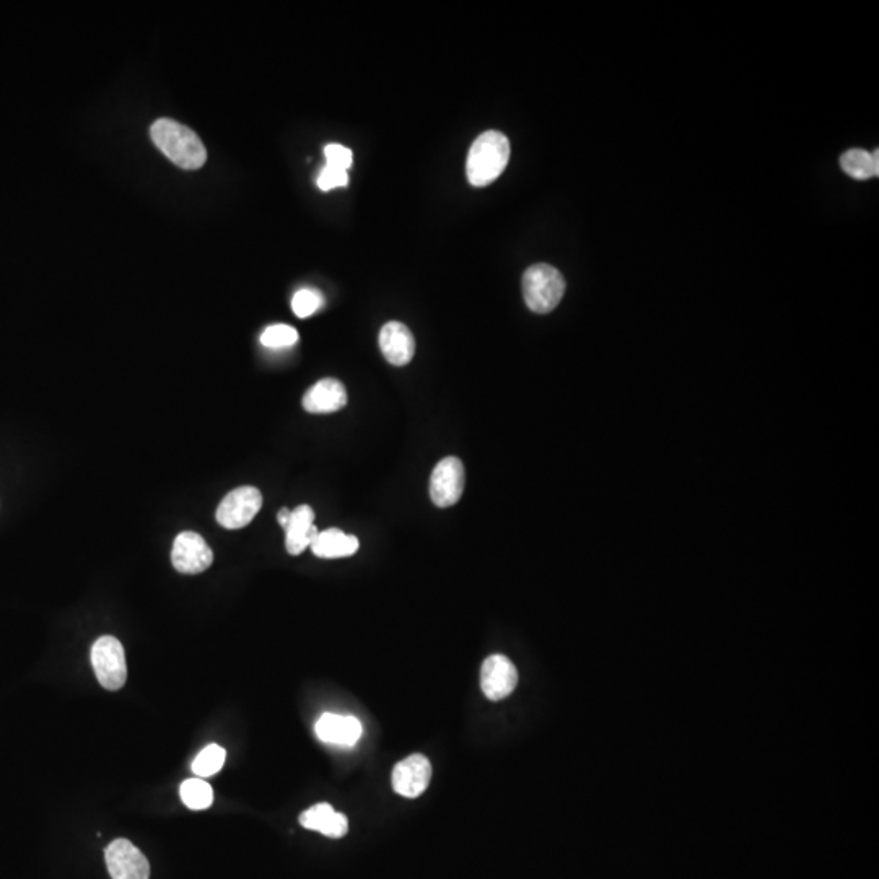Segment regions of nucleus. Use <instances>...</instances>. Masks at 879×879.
<instances>
[{
	"instance_id": "obj_11",
	"label": "nucleus",
	"mask_w": 879,
	"mask_h": 879,
	"mask_svg": "<svg viewBox=\"0 0 879 879\" xmlns=\"http://www.w3.org/2000/svg\"><path fill=\"white\" fill-rule=\"evenodd\" d=\"M315 731L323 743L334 744L339 748L354 746L363 735L362 723L357 718L337 713H324L316 722Z\"/></svg>"
},
{
	"instance_id": "obj_15",
	"label": "nucleus",
	"mask_w": 879,
	"mask_h": 879,
	"mask_svg": "<svg viewBox=\"0 0 879 879\" xmlns=\"http://www.w3.org/2000/svg\"><path fill=\"white\" fill-rule=\"evenodd\" d=\"M298 821L305 829L320 832L331 839H341L349 831V819L346 814L337 813L328 803L311 806L300 814Z\"/></svg>"
},
{
	"instance_id": "obj_19",
	"label": "nucleus",
	"mask_w": 879,
	"mask_h": 879,
	"mask_svg": "<svg viewBox=\"0 0 879 879\" xmlns=\"http://www.w3.org/2000/svg\"><path fill=\"white\" fill-rule=\"evenodd\" d=\"M225 757H227V753H225V749L222 746H219V744H209L194 759V774L199 779H207V777L219 774L222 767H224Z\"/></svg>"
},
{
	"instance_id": "obj_12",
	"label": "nucleus",
	"mask_w": 879,
	"mask_h": 879,
	"mask_svg": "<svg viewBox=\"0 0 879 879\" xmlns=\"http://www.w3.org/2000/svg\"><path fill=\"white\" fill-rule=\"evenodd\" d=\"M380 349L385 359L396 365L404 367L414 359L416 354V339L412 336L411 329L399 321L386 323L380 331Z\"/></svg>"
},
{
	"instance_id": "obj_18",
	"label": "nucleus",
	"mask_w": 879,
	"mask_h": 879,
	"mask_svg": "<svg viewBox=\"0 0 879 879\" xmlns=\"http://www.w3.org/2000/svg\"><path fill=\"white\" fill-rule=\"evenodd\" d=\"M180 795L189 810H207L214 803V790L206 780L199 779V777L184 780L180 788Z\"/></svg>"
},
{
	"instance_id": "obj_4",
	"label": "nucleus",
	"mask_w": 879,
	"mask_h": 879,
	"mask_svg": "<svg viewBox=\"0 0 879 879\" xmlns=\"http://www.w3.org/2000/svg\"><path fill=\"white\" fill-rule=\"evenodd\" d=\"M92 666L106 691H119L127 681L126 653L116 637L103 635L92 647Z\"/></svg>"
},
{
	"instance_id": "obj_1",
	"label": "nucleus",
	"mask_w": 879,
	"mask_h": 879,
	"mask_svg": "<svg viewBox=\"0 0 879 879\" xmlns=\"http://www.w3.org/2000/svg\"><path fill=\"white\" fill-rule=\"evenodd\" d=\"M150 136L162 154L167 155L176 167L197 170L204 167L207 150L196 132L173 119H157L150 127Z\"/></svg>"
},
{
	"instance_id": "obj_9",
	"label": "nucleus",
	"mask_w": 879,
	"mask_h": 879,
	"mask_svg": "<svg viewBox=\"0 0 879 879\" xmlns=\"http://www.w3.org/2000/svg\"><path fill=\"white\" fill-rule=\"evenodd\" d=\"M517 684V668L507 656L492 655L482 663L481 687L487 699L499 702L510 696Z\"/></svg>"
},
{
	"instance_id": "obj_16",
	"label": "nucleus",
	"mask_w": 879,
	"mask_h": 879,
	"mask_svg": "<svg viewBox=\"0 0 879 879\" xmlns=\"http://www.w3.org/2000/svg\"><path fill=\"white\" fill-rule=\"evenodd\" d=\"M359 546V539L352 534L331 528L320 531L310 547L313 554L321 559H341V557L354 556L355 552L359 551Z\"/></svg>"
},
{
	"instance_id": "obj_10",
	"label": "nucleus",
	"mask_w": 879,
	"mask_h": 879,
	"mask_svg": "<svg viewBox=\"0 0 879 879\" xmlns=\"http://www.w3.org/2000/svg\"><path fill=\"white\" fill-rule=\"evenodd\" d=\"M432 764L424 754H411L393 770V790L404 798H417L429 788Z\"/></svg>"
},
{
	"instance_id": "obj_14",
	"label": "nucleus",
	"mask_w": 879,
	"mask_h": 879,
	"mask_svg": "<svg viewBox=\"0 0 879 879\" xmlns=\"http://www.w3.org/2000/svg\"><path fill=\"white\" fill-rule=\"evenodd\" d=\"M347 404L346 386L336 378H324L303 396V407L310 414H331Z\"/></svg>"
},
{
	"instance_id": "obj_2",
	"label": "nucleus",
	"mask_w": 879,
	"mask_h": 879,
	"mask_svg": "<svg viewBox=\"0 0 879 879\" xmlns=\"http://www.w3.org/2000/svg\"><path fill=\"white\" fill-rule=\"evenodd\" d=\"M510 160V140L499 131H487L474 140L466 160L469 183L484 188L494 183Z\"/></svg>"
},
{
	"instance_id": "obj_8",
	"label": "nucleus",
	"mask_w": 879,
	"mask_h": 879,
	"mask_svg": "<svg viewBox=\"0 0 879 879\" xmlns=\"http://www.w3.org/2000/svg\"><path fill=\"white\" fill-rule=\"evenodd\" d=\"M106 866L113 879H149L150 863L127 839H116L105 850Z\"/></svg>"
},
{
	"instance_id": "obj_5",
	"label": "nucleus",
	"mask_w": 879,
	"mask_h": 879,
	"mask_svg": "<svg viewBox=\"0 0 879 879\" xmlns=\"http://www.w3.org/2000/svg\"><path fill=\"white\" fill-rule=\"evenodd\" d=\"M263 507V495L256 487L245 486L225 495L217 508V521L227 530H240L250 525Z\"/></svg>"
},
{
	"instance_id": "obj_3",
	"label": "nucleus",
	"mask_w": 879,
	"mask_h": 879,
	"mask_svg": "<svg viewBox=\"0 0 879 879\" xmlns=\"http://www.w3.org/2000/svg\"><path fill=\"white\" fill-rule=\"evenodd\" d=\"M523 297L526 307L534 313L546 315L556 310L564 298L565 279L556 267L549 264H534L523 274Z\"/></svg>"
},
{
	"instance_id": "obj_13",
	"label": "nucleus",
	"mask_w": 879,
	"mask_h": 879,
	"mask_svg": "<svg viewBox=\"0 0 879 879\" xmlns=\"http://www.w3.org/2000/svg\"><path fill=\"white\" fill-rule=\"evenodd\" d=\"M285 530V547L290 556L302 554L318 536V528L315 526V512L310 505H300L290 512L289 523Z\"/></svg>"
},
{
	"instance_id": "obj_17",
	"label": "nucleus",
	"mask_w": 879,
	"mask_h": 879,
	"mask_svg": "<svg viewBox=\"0 0 879 879\" xmlns=\"http://www.w3.org/2000/svg\"><path fill=\"white\" fill-rule=\"evenodd\" d=\"M840 167L853 180H871L879 175V152L875 150L870 154L863 149L847 150L840 157Z\"/></svg>"
},
{
	"instance_id": "obj_24",
	"label": "nucleus",
	"mask_w": 879,
	"mask_h": 879,
	"mask_svg": "<svg viewBox=\"0 0 879 879\" xmlns=\"http://www.w3.org/2000/svg\"><path fill=\"white\" fill-rule=\"evenodd\" d=\"M289 518V508H282V510H280L279 512V515H277V521H279L280 525H282V528H285V526H287V523H289Z\"/></svg>"
},
{
	"instance_id": "obj_21",
	"label": "nucleus",
	"mask_w": 879,
	"mask_h": 879,
	"mask_svg": "<svg viewBox=\"0 0 879 879\" xmlns=\"http://www.w3.org/2000/svg\"><path fill=\"white\" fill-rule=\"evenodd\" d=\"M323 303V297L316 290H298L293 295L292 310L298 318H308V316L315 315Z\"/></svg>"
},
{
	"instance_id": "obj_6",
	"label": "nucleus",
	"mask_w": 879,
	"mask_h": 879,
	"mask_svg": "<svg viewBox=\"0 0 879 879\" xmlns=\"http://www.w3.org/2000/svg\"><path fill=\"white\" fill-rule=\"evenodd\" d=\"M464 466L460 458L448 456L433 469L430 477V497L440 508L453 507L460 502L464 490Z\"/></svg>"
},
{
	"instance_id": "obj_23",
	"label": "nucleus",
	"mask_w": 879,
	"mask_h": 879,
	"mask_svg": "<svg viewBox=\"0 0 879 879\" xmlns=\"http://www.w3.org/2000/svg\"><path fill=\"white\" fill-rule=\"evenodd\" d=\"M324 155H326L328 165H334V167L342 168V170H349L352 167V152L347 147H344V145H328L324 149Z\"/></svg>"
},
{
	"instance_id": "obj_20",
	"label": "nucleus",
	"mask_w": 879,
	"mask_h": 879,
	"mask_svg": "<svg viewBox=\"0 0 879 879\" xmlns=\"http://www.w3.org/2000/svg\"><path fill=\"white\" fill-rule=\"evenodd\" d=\"M297 329L289 324H274L261 334V344L267 349H285L297 344Z\"/></svg>"
},
{
	"instance_id": "obj_7",
	"label": "nucleus",
	"mask_w": 879,
	"mask_h": 879,
	"mask_svg": "<svg viewBox=\"0 0 879 879\" xmlns=\"http://www.w3.org/2000/svg\"><path fill=\"white\" fill-rule=\"evenodd\" d=\"M214 562V552L201 534L184 531L178 534L171 549V564L180 573L196 575L206 572Z\"/></svg>"
},
{
	"instance_id": "obj_22",
	"label": "nucleus",
	"mask_w": 879,
	"mask_h": 879,
	"mask_svg": "<svg viewBox=\"0 0 879 879\" xmlns=\"http://www.w3.org/2000/svg\"><path fill=\"white\" fill-rule=\"evenodd\" d=\"M347 183H349L347 170L334 167V165H328V163H326V167L321 170L320 176H318V186H320V189H323V191L342 188V186H347Z\"/></svg>"
}]
</instances>
